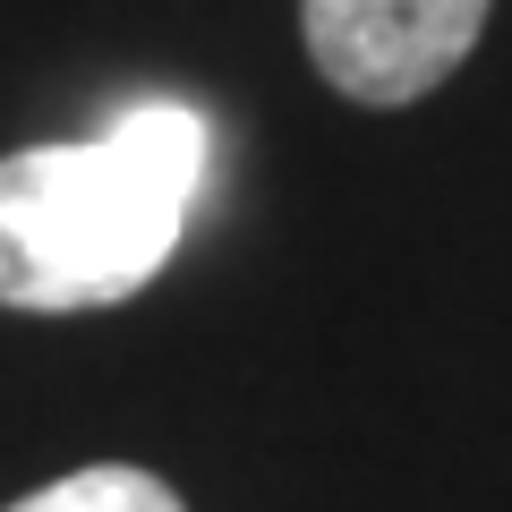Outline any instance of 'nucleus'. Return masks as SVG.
Instances as JSON below:
<instances>
[{
  "instance_id": "obj_1",
  "label": "nucleus",
  "mask_w": 512,
  "mask_h": 512,
  "mask_svg": "<svg viewBox=\"0 0 512 512\" xmlns=\"http://www.w3.org/2000/svg\"><path fill=\"white\" fill-rule=\"evenodd\" d=\"M214 137L188 103H137L103 137L0 154V308L86 316L171 265Z\"/></svg>"
},
{
  "instance_id": "obj_2",
  "label": "nucleus",
  "mask_w": 512,
  "mask_h": 512,
  "mask_svg": "<svg viewBox=\"0 0 512 512\" xmlns=\"http://www.w3.org/2000/svg\"><path fill=\"white\" fill-rule=\"evenodd\" d=\"M495 0H299L308 60L350 103H419L478 52Z\"/></svg>"
},
{
  "instance_id": "obj_3",
  "label": "nucleus",
  "mask_w": 512,
  "mask_h": 512,
  "mask_svg": "<svg viewBox=\"0 0 512 512\" xmlns=\"http://www.w3.org/2000/svg\"><path fill=\"white\" fill-rule=\"evenodd\" d=\"M9 512H188V504L154 470H137V461H94V470H69L52 487L18 495Z\"/></svg>"
}]
</instances>
